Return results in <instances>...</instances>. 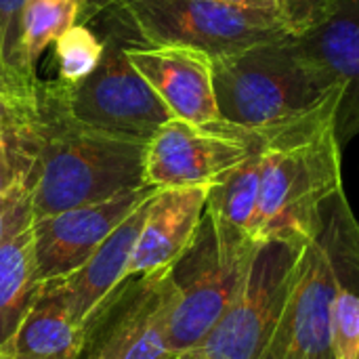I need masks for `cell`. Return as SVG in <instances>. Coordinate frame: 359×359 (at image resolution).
<instances>
[{"label":"cell","mask_w":359,"mask_h":359,"mask_svg":"<svg viewBox=\"0 0 359 359\" xmlns=\"http://www.w3.org/2000/svg\"><path fill=\"white\" fill-rule=\"evenodd\" d=\"M257 246L204 212L196 240L170 267L177 292L168 322L170 353L196 349L210 334L240 292Z\"/></svg>","instance_id":"6"},{"label":"cell","mask_w":359,"mask_h":359,"mask_svg":"<svg viewBox=\"0 0 359 359\" xmlns=\"http://www.w3.org/2000/svg\"><path fill=\"white\" fill-rule=\"evenodd\" d=\"M345 286H359V221L343 187L322 204L320 229L303 248L288 301L259 359H332V307Z\"/></svg>","instance_id":"4"},{"label":"cell","mask_w":359,"mask_h":359,"mask_svg":"<svg viewBox=\"0 0 359 359\" xmlns=\"http://www.w3.org/2000/svg\"><path fill=\"white\" fill-rule=\"evenodd\" d=\"M156 194V191H154ZM151 194V196H154ZM151 196L141 202L103 242L101 246L88 257V261L69 273L63 280L46 282L50 284L72 320L80 326L86 324V320L97 311V307L122 284L128 280V263L135 248V242L139 238V231L143 227L147 206Z\"/></svg>","instance_id":"15"},{"label":"cell","mask_w":359,"mask_h":359,"mask_svg":"<svg viewBox=\"0 0 359 359\" xmlns=\"http://www.w3.org/2000/svg\"><path fill=\"white\" fill-rule=\"evenodd\" d=\"M128 57L175 118L198 126L221 120L212 84V59L206 53L139 40L128 48Z\"/></svg>","instance_id":"12"},{"label":"cell","mask_w":359,"mask_h":359,"mask_svg":"<svg viewBox=\"0 0 359 359\" xmlns=\"http://www.w3.org/2000/svg\"><path fill=\"white\" fill-rule=\"evenodd\" d=\"M297 40L343 88L334 130L345 145L359 135V0H334L328 15Z\"/></svg>","instance_id":"14"},{"label":"cell","mask_w":359,"mask_h":359,"mask_svg":"<svg viewBox=\"0 0 359 359\" xmlns=\"http://www.w3.org/2000/svg\"><path fill=\"white\" fill-rule=\"evenodd\" d=\"M212 84L221 120L248 130L301 120L341 88L294 34L215 57Z\"/></svg>","instance_id":"3"},{"label":"cell","mask_w":359,"mask_h":359,"mask_svg":"<svg viewBox=\"0 0 359 359\" xmlns=\"http://www.w3.org/2000/svg\"><path fill=\"white\" fill-rule=\"evenodd\" d=\"M0 359H15V358H11V355H6V353H2V351H0Z\"/></svg>","instance_id":"31"},{"label":"cell","mask_w":359,"mask_h":359,"mask_svg":"<svg viewBox=\"0 0 359 359\" xmlns=\"http://www.w3.org/2000/svg\"><path fill=\"white\" fill-rule=\"evenodd\" d=\"M118 6L143 42L187 46L210 59L292 34L280 15L210 0H122Z\"/></svg>","instance_id":"7"},{"label":"cell","mask_w":359,"mask_h":359,"mask_svg":"<svg viewBox=\"0 0 359 359\" xmlns=\"http://www.w3.org/2000/svg\"><path fill=\"white\" fill-rule=\"evenodd\" d=\"M27 139L34 154L29 175L34 219L149 185L145 179L147 143L78 124L50 82L38 80Z\"/></svg>","instance_id":"1"},{"label":"cell","mask_w":359,"mask_h":359,"mask_svg":"<svg viewBox=\"0 0 359 359\" xmlns=\"http://www.w3.org/2000/svg\"><path fill=\"white\" fill-rule=\"evenodd\" d=\"M36 88L32 93H17V90L0 88V128L23 118L36 107Z\"/></svg>","instance_id":"26"},{"label":"cell","mask_w":359,"mask_h":359,"mask_svg":"<svg viewBox=\"0 0 359 359\" xmlns=\"http://www.w3.org/2000/svg\"><path fill=\"white\" fill-rule=\"evenodd\" d=\"M332 359H359V286H345L332 307Z\"/></svg>","instance_id":"22"},{"label":"cell","mask_w":359,"mask_h":359,"mask_svg":"<svg viewBox=\"0 0 359 359\" xmlns=\"http://www.w3.org/2000/svg\"><path fill=\"white\" fill-rule=\"evenodd\" d=\"M208 185L156 189L135 242L128 278L170 269L191 246L206 212Z\"/></svg>","instance_id":"13"},{"label":"cell","mask_w":359,"mask_h":359,"mask_svg":"<svg viewBox=\"0 0 359 359\" xmlns=\"http://www.w3.org/2000/svg\"><path fill=\"white\" fill-rule=\"evenodd\" d=\"M343 88L313 114L271 128L250 225L255 242L307 244L320 229L322 204L343 189V145L334 122Z\"/></svg>","instance_id":"2"},{"label":"cell","mask_w":359,"mask_h":359,"mask_svg":"<svg viewBox=\"0 0 359 359\" xmlns=\"http://www.w3.org/2000/svg\"><path fill=\"white\" fill-rule=\"evenodd\" d=\"M210 2H219V4H225V6H233V8H246V11H263V13H271V15L282 17L278 0H210Z\"/></svg>","instance_id":"27"},{"label":"cell","mask_w":359,"mask_h":359,"mask_svg":"<svg viewBox=\"0 0 359 359\" xmlns=\"http://www.w3.org/2000/svg\"><path fill=\"white\" fill-rule=\"evenodd\" d=\"M175 359H206L198 349H189V351H183V353H177Z\"/></svg>","instance_id":"30"},{"label":"cell","mask_w":359,"mask_h":359,"mask_svg":"<svg viewBox=\"0 0 359 359\" xmlns=\"http://www.w3.org/2000/svg\"><path fill=\"white\" fill-rule=\"evenodd\" d=\"M25 0H0V48L2 59L11 76L23 86H36L34 80L23 63L21 53V13Z\"/></svg>","instance_id":"23"},{"label":"cell","mask_w":359,"mask_h":359,"mask_svg":"<svg viewBox=\"0 0 359 359\" xmlns=\"http://www.w3.org/2000/svg\"><path fill=\"white\" fill-rule=\"evenodd\" d=\"M305 244L259 242L244 284L210 334L196 347L206 359H259L288 301Z\"/></svg>","instance_id":"8"},{"label":"cell","mask_w":359,"mask_h":359,"mask_svg":"<svg viewBox=\"0 0 359 359\" xmlns=\"http://www.w3.org/2000/svg\"><path fill=\"white\" fill-rule=\"evenodd\" d=\"M80 0H25L21 13V53L27 74L38 80L36 65L48 44L80 23Z\"/></svg>","instance_id":"19"},{"label":"cell","mask_w":359,"mask_h":359,"mask_svg":"<svg viewBox=\"0 0 359 359\" xmlns=\"http://www.w3.org/2000/svg\"><path fill=\"white\" fill-rule=\"evenodd\" d=\"M93 21H99L103 40L99 65L78 84L67 86L57 80L50 84L78 124L111 137L149 143L158 128L175 116L130 63L128 48L143 38L118 4Z\"/></svg>","instance_id":"5"},{"label":"cell","mask_w":359,"mask_h":359,"mask_svg":"<svg viewBox=\"0 0 359 359\" xmlns=\"http://www.w3.org/2000/svg\"><path fill=\"white\" fill-rule=\"evenodd\" d=\"M55 63H57V82L78 84L95 72L103 57L101 36L84 23H76L65 29L55 42Z\"/></svg>","instance_id":"20"},{"label":"cell","mask_w":359,"mask_h":359,"mask_svg":"<svg viewBox=\"0 0 359 359\" xmlns=\"http://www.w3.org/2000/svg\"><path fill=\"white\" fill-rule=\"evenodd\" d=\"M175 355H177V353H172V355H168V358H166V359H175Z\"/></svg>","instance_id":"32"},{"label":"cell","mask_w":359,"mask_h":359,"mask_svg":"<svg viewBox=\"0 0 359 359\" xmlns=\"http://www.w3.org/2000/svg\"><path fill=\"white\" fill-rule=\"evenodd\" d=\"M32 223L0 246V349L15 337L44 286L38 276Z\"/></svg>","instance_id":"17"},{"label":"cell","mask_w":359,"mask_h":359,"mask_svg":"<svg viewBox=\"0 0 359 359\" xmlns=\"http://www.w3.org/2000/svg\"><path fill=\"white\" fill-rule=\"evenodd\" d=\"M265 141L231 172H227L219 183L210 185L208 200H206V212L221 225L246 233L250 238V225L257 210L259 200V185H261V170H263V154H265Z\"/></svg>","instance_id":"18"},{"label":"cell","mask_w":359,"mask_h":359,"mask_svg":"<svg viewBox=\"0 0 359 359\" xmlns=\"http://www.w3.org/2000/svg\"><path fill=\"white\" fill-rule=\"evenodd\" d=\"M154 191V185H145L103 202L34 219V252L42 284L63 280L80 269L101 242Z\"/></svg>","instance_id":"11"},{"label":"cell","mask_w":359,"mask_h":359,"mask_svg":"<svg viewBox=\"0 0 359 359\" xmlns=\"http://www.w3.org/2000/svg\"><path fill=\"white\" fill-rule=\"evenodd\" d=\"M170 269L122 282L86 320L76 359H166L175 305Z\"/></svg>","instance_id":"9"},{"label":"cell","mask_w":359,"mask_h":359,"mask_svg":"<svg viewBox=\"0 0 359 359\" xmlns=\"http://www.w3.org/2000/svg\"><path fill=\"white\" fill-rule=\"evenodd\" d=\"M34 221L32 212V196L25 183L13 187L11 191L0 196V246L15 231L27 227Z\"/></svg>","instance_id":"24"},{"label":"cell","mask_w":359,"mask_h":359,"mask_svg":"<svg viewBox=\"0 0 359 359\" xmlns=\"http://www.w3.org/2000/svg\"><path fill=\"white\" fill-rule=\"evenodd\" d=\"M32 111L0 128V196L21 183L29 187L34 154L27 139V118Z\"/></svg>","instance_id":"21"},{"label":"cell","mask_w":359,"mask_h":359,"mask_svg":"<svg viewBox=\"0 0 359 359\" xmlns=\"http://www.w3.org/2000/svg\"><path fill=\"white\" fill-rule=\"evenodd\" d=\"M36 86H38V84H36ZM36 86H23V84H19V82L11 76V72H8L6 65H4L2 48H0V88H4V90H17V93H32Z\"/></svg>","instance_id":"29"},{"label":"cell","mask_w":359,"mask_h":359,"mask_svg":"<svg viewBox=\"0 0 359 359\" xmlns=\"http://www.w3.org/2000/svg\"><path fill=\"white\" fill-rule=\"evenodd\" d=\"M267 137V130H248L225 120L191 124L168 120L149 139L145 179L156 189L215 185L242 164Z\"/></svg>","instance_id":"10"},{"label":"cell","mask_w":359,"mask_h":359,"mask_svg":"<svg viewBox=\"0 0 359 359\" xmlns=\"http://www.w3.org/2000/svg\"><path fill=\"white\" fill-rule=\"evenodd\" d=\"M122 0H80V23L88 25L97 15H101L103 11L120 4Z\"/></svg>","instance_id":"28"},{"label":"cell","mask_w":359,"mask_h":359,"mask_svg":"<svg viewBox=\"0 0 359 359\" xmlns=\"http://www.w3.org/2000/svg\"><path fill=\"white\" fill-rule=\"evenodd\" d=\"M332 4L334 0H278L280 13L294 36L320 23Z\"/></svg>","instance_id":"25"},{"label":"cell","mask_w":359,"mask_h":359,"mask_svg":"<svg viewBox=\"0 0 359 359\" xmlns=\"http://www.w3.org/2000/svg\"><path fill=\"white\" fill-rule=\"evenodd\" d=\"M84 343V326L67 313L59 292L44 284L38 301L2 353L15 359H76Z\"/></svg>","instance_id":"16"}]
</instances>
